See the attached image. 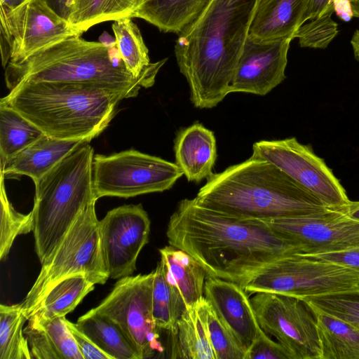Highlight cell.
<instances>
[{
	"instance_id": "6da1fadb",
	"label": "cell",
	"mask_w": 359,
	"mask_h": 359,
	"mask_svg": "<svg viewBox=\"0 0 359 359\" xmlns=\"http://www.w3.org/2000/svg\"><path fill=\"white\" fill-rule=\"evenodd\" d=\"M166 236L170 245L191 255L208 277L241 287L266 264L299 253L262 221L229 217L198 205L194 198L179 202Z\"/></svg>"
},
{
	"instance_id": "7a4b0ae2",
	"label": "cell",
	"mask_w": 359,
	"mask_h": 359,
	"mask_svg": "<svg viewBox=\"0 0 359 359\" xmlns=\"http://www.w3.org/2000/svg\"><path fill=\"white\" fill-rule=\"evenodd\" d=\"M256 4L257 0H209L177 34L175 57L195 107L213 108L229 94Z\"/></svg>"
},
{
	"instance_id": "3957f363",
	"label": "cell",
	"mask_w": 359,
	"mask_h": 359,
	"mask_svg": "<svg viewBox=\"0 0 359 359\" xmlns=\"http://www.w3.org/2000/svg\"><path fill=\"white\" fill-rule=\"evenodd\" d=\"M194 200L241 219L266 220L330 210L275 165L253 156L212 173Z\"/></svg>"
},
{
	"instance_id": "277c9868",
	"label": "cell",
	"mask_w": 359,
	"mask_h": 359,
	"mask_svg": "<svg viewBox=\"0 0 359 359\" xmlns=\"http://www.w3.org/2000/svg\"><path fill=\"white\" fill-rule=\"evenodd\" d=\"M123 95L88 83L24 81L1 99L44 135L90 142L115 116Z\"/></svg>"
},
{
	"instance_id": "5b68a950",
	"label": "cell",
	"mask_w": 359,
	"mask_h": 359,
	"mask_svg": "<svg viewBox=\"0 0 359 359\" xmlns=\"http://www.w3.org/2000/svg\"><path fill=\"white\" fill-rule=\"evenodd\" d=\"M157 74L140 77L126 68L116 47L89 41L74 35L44 48L5 68L11 90L24 81L88 83L117 92L125 98L136 97L142 88L154 85Z\"/></svg>"
},
{
	"instance_id": "8992f818",
	"label": "cell",
	"mask_w": 359,
	"mask_h": 359,
	"mask_svg": "<svg viewBox=\"0 0 359 359\" xmlns=\"http://www.w3.org/2000/svg\"><path fill=\"white\" fill-rule=\"evenodd\" d=\"M94 151L82 142L35 184L32 210L35 251L41 264L55 252L79 215L97 198Z\"/></svg>"
},
{
	"instance_id": "52a82bcc",
	"label": "cell",
	"mask_w": 359,
	"mask_h": 359,
	"mask_svg": "<svg viewBox=\"0 0 359 359\" xmlns=\"http://www.w3.org/2000/svg\"><path fill=\"white\" fill-rule=\"evenodd\" d=\"M96 201L79 215L53 255L43 264L32 287L20 303L29 319L50 290L62 280L83 275L95 284L109 278L102 256Z\"/></svg>"
},
{
	"instance_id": "ba28073f",
	"label": "cell",
	"mask_w": 359,
	"mask_h": 359,
	"mask_svg": "<svg viewBox=\"0 0 359 359\" xmlns=\"http://www.w3.org/2000/svg\"><path fill=\"white\" fill-rule=\"evenodd\" d=\"M242 287L248 294L270 292L307 300L359 291V273L333 262L295 253L266 264Z\"/></svg>"
},
{
	"instance_id": "9c48e42d",
	"label": "cell",
	"mask_w": 359,
	"mask_h": 359,
	"mask_svg": "<svg viewBox=\"0 0 359 359\" xmlns=\"http://www.w3.org/2000/svg\"><path fill=\"white\" fill-rule=\"evenodd\" d=\"M182 175L176 163L135 149L93 158V187L97 199L162 192Z\"/></svg>"
},
{
	"instance_id": "30bf717a",
	"label": "cell",
	"mask_w": 359,
	"mask_h": 359,
	"mask_svg": "<svg viewBox=\"0 0 359 359\" xmlns=\"http://www.w3.org/2000/svg\"><path fill=\"white\" fill-rule=\"evenodd\" d=\"M154 271L120 278L93 309L114 320L138 352L140 359L161 353L159 327L152 313Z\"/></svg>"
},
{
	"instance_id": "8fae6325",
	"label": "cell",
	"mask_w": 359,
	"mask_h": 359,
	"mask_svg": "<svg viewBox=\"0 0 359 359\" xmlns=\"http://www.w3.org/2000/svg\"><path fill=\"white\" fill-rule=\"evenodd\" d=\"M250 299L262 330L276 338L294 359H320L316 317L306 301L270 292L255 293Z\"/></svg>"
},
{
	"instance_id": "7c38bea8",
	"label": "cell",
	"mask_w": 359,
	"mask_h": 359,
	"mask_svg": "<svg viewBox=\"0 0 359 359\" xmlns=\"http://www.w3.org/2000/svg\"><path fill=\"white\" fill-rule=\"evenodd\" d=\"M252 156L275 165L328 209L340 210L351 202L325 161L295 137L257 142Z\"/></svg>"
},
{
	"instance_id": "4fadbf2b",
	"label": "cell",
	"mask_w": 359,
	"mask_h": 359,
	"mask_svg": "<svg viewBox=\"0 0 359 359\" xmlns=\"http://www.w3.org/2000/svg\"><path fill=\"white\" fill-rule=\"evenodd\" d=\"M1 34L17 62L57 42L82 33L55 13L45 0H27L11 11L0 10Z\"/></svg>"
},
{
	"instance_id": "5bb4252c",
	"label": "cell",
	"mask_w": 359,
	"mask_h": 359,
	"mask_svg": "<svg viewBox=\"0 0 359 359\" xmlns=\"http://www.w3.org/2000/svg\"><path fill=\"white\" fill-rule=\"evenodd\" d=\"M261 221L302 254L334 252L359 245V221L341 210Z\"/></svg>"
},
{
	"instance_id": "9a60e30c",
	"label": "cell",
	"mask_w": 359,
	"mask_h": 359,
	"mask_svg": "<svg viewBox=\"0 0 359 359\" xmlns=\"http://www.w3.org/2000/svg\"><path fill=\"white\" fill-rule=\"evenodd\" d=\"M150 224L141 204L115 208L100 221L102 256L109 278L133 274L139 254L149 242Z\"/></svg>"
},
{
	"instance_id": "2e32d148",
	"label": "cell",
	"mask_w": 359,
	"mask_h": 359,
	"mask_svg": "<svg viewBox=\"0 0 359 359\" xmlns=\"http://www.w3.org/2000/svg\"><path fill=\"white\" fill-rule=\"evenodd\" d=\"M290 37L258 39L248 36L229 93L265 95L285 79Z\"/></svg>"
},
{
	"instance_id": "e0dca14e",
	"label": "cell",
	"mask_w": 359,
	"mask_h": 359,
	"mask_svg": "<svg viewBox=\"0 0 359 359\" xmlns=\"http://www.w3.org/2000/svg\"><path fill=\"white\" fill-rule=\"evenodd\" d=\"M204 297L247 355L263 331L248 293L238 284L207 277Z\"/></svg>"
},
{
	"instance_id": "ac0fdd59",
	"label": "cell",
	"mask_w": 359,
	"mask_h": 359,
	"mask_svg": "<svg viewBox=\"0 0 359 359\" xmlns=\"http://www.w3.org/2000/svg\"><path fill=\"white\" fill-rule=\"evenodd\" d=\"M175 163L188 181L199 182L212 173L217 158L212 131L199 123L180 129L174 140Z\"/></svg>"
},
{
	"instance_id": "d6986e66",
	"label": "cell",
	"mask_w": 359,
	"mask_h": 359,
	"mask_svg": "<svg viewBox=\"0 0 359 359\" xmlns=\"http://www.w3.org/2000/svg\"><path fill=\"white\" fill-rule=\"evenodd\" d=\"M310 0H257L248 36L258 39L290 37L303 25Z\"/></svg>"
},
{
	"instance_id": "ffe728a7",
	"label": "cell",
	"mask_w": 359,
	"mask_h": 359,
	"mask_svg": "<svg viewBox=\"0 0 359 359\" xmlns=\"http://www.w3.org/2000/svg\"><path fill=\"white\" fill-rule=\"evenodd\" d=\"M82 142L85 141L62 140L43 134L0 165V172L4 177L26 175L36 183Z\"/></svg>"
},
{
	"instance_id": "44dd1931",
	"label": "cell",
	"mask_w": 359,
	"mask_h": 359,
	"mask_svg": "<svg viewBox=\"0 0 359 359\" xmlns=\"http://www.w3.org/2000/svg\"><path fill=\"white\" fill-rule=\"evenodd\" d=\"M161 259L174 280L186 306L194 307L204 298L208 275L201 266L188 253L172 245L159 249Z\"/></svg>"
},
{
	"instance_id": "7402d4cb",
	"label": "cell",
	"mask_w": 359,
	"mask_h": 359,
	"mask_svg": "<svg viewBox=\"0 0 359 359\" xmlns=\"http://www.w3.org/2000/svg\"><path fill=\"white\" fill-rule=\"evenodd\" d=\"M77 327L111 359H140L120 327L93 309L79 318Z\"/></svg>"
},
{
	"instance_id": "603a6c76",
	"label": "cell",
	"mask_w": 359,
	"mask_h": 359,
	"mask_svg": "<svg viewBox=\"0 0 359 359\" xmlns=\"http://www.w3.org/2000/svg\"><path fill=\"white\" fill-rule=\"evenodd\" d=\"M312 309L317 321L320 359H359V330L339 318Z\"/></svg>"
},
{
	"instance_id": "cb8c5ba5",
	"label": "cell",
	"mask_w": 359,
	"mask_h": 359,
	"mask_svg": "<svg viewBox=\"0 0 359 359\" xmlns=\"http://www.w3.org/2000/svg\"><path fill=\"white\" fill-rule=\"evenodd\" d=\"M170 334L172 358L216 359L197 305L186 309Z\"/></svg>"
},
{
	"instance_id": "d4e9b609",
	"label": "cell",
	"mask_w": 359,
	"mask_h": 359,
	"mask_svg": "<svg viewBox=\"0 0 359 359\" xmlns=\"http://www.w3.org/2000/svg\"><path fill=\"white\" fill-rule=\"evenodd\" d=\"M209 0H149L133 18L146 20L164 32L178 34L199 14Z\"/></svg>"
},
{
	"instance_id": "484cf974",
	"label": "cell",
	"mask_w": 359,
	"mask_h": 359,
	"mask_svg": "<svg viewBox=\"0 0 359 359\" xmlns=\"http://www.w3.org/2000/svg\"><path fill=\"white\" fill-rule=\"evenodd\" d=\"M149 0H71L68 21L82 34L95 25L133 18Z\"/></svg>"
},
{
	"instance_id": "4316f807",
	"label": "cell",
	"mask_w": 359,
	"mask_h": 359,
	"mask_svg": "<svg viewBox=\"0 0 359 359\" xmlns=\"http://www.w3.org/2000/svg\"><path fill=\"white\" fill-rule=\"evenodd\" d=\"M154 271L152 313L158 327L175 332L177 323L186 310L184 299L165 263L161 259Z\"/></svg>"
},
{
	"instance_id": "83f0119b",
	"label": "cell",
	"mask_w": 359,
	"mask_h": 359,
	"mask_svg": "<svg viewBox=\"0 0 359 359\" xmlns=\"http://www.w3.org/2000/svg\"><path fill=\"white\" fill-rule=\"evenodd\" d=\"M112 30L116 48L127 69L135 76L140 77L150 74H158L167 59L154 63L150 62L148 48L141 32L130 18L115 20Z\"/></svg>"
},
{
	"instance_id": "f1b7e54d",
	"label": "cell",
	"mask_w": 359,
	"mask_h": 359,
	"mask_svg": "<svg viewBox=\"0 0 359 359\" xmlns=\"http://www.w3.org/2000/svg\"><path fill=\"white\" fill-rule=\"evenodd\" d=\"M95 284L83 275L69 276L54 285L34 314L44 318L63 317L72 311L94 290ZM33 316V315H32Z\"/></svg>"
},
{
	"instance_id": "f546056e",
	"label": "cell",
	"mask_w": 359,
	"mask_h": 359,
	"mask_svg": "<svg viewBox=\"0 0 359 359\" xmlns=\"http://www.w3.org/2000/svg\"><path fill=\"white\" fill-rule=\"evenodd\" d=\"M43 134L18 112L0 103V165Z\"/></svg>"
},
{
	"instance_id": "4dcf8cb0",
	"label": "cell",
	"mask_w": 359,
	"mask_h": 359,
	"mask_svg": "<svg viewBox=\"0 0 359 359\" xmlns=\"http://www.w3.org/2000/svg\"><path fill=\"white\" fill-rule=\"evenodd\" d=\"M28 318L20 304L0 306V359H32L22 326Z\"/></svg>"
},
{
	"instance_id": "1f68e13d",
	"label": "cell",
	"mask_w": 359,
	"mask_h": 359,
	"mask_svg": "<svg viewBox=\"0 0 359 359\" xmlns=\"http://www.w3.org/2000/svg\"><path fill=\"white\" fill-rule=\"evenodd\" d=\"M197 308L205 325L216 359H246L245 351L219 318L205 297L197 304Z\"/></svg>"
},
{
	"instance_id": "d6a6232c",
	"label": "cell",
	"mask_w": 359,
	"mask_h": 359,
	"mask_svg": "<svg viewBox=\"0 0 359 359\" xmlns=\"http://www.w3.org/2000/svg\"><path fill=\"white\" fill-rule=\"evenodd\" d=\"M1 175V227L0 259L8 255L15 238L33 230L32 211L28 214L18 212L9 201L4 184V175Z\"/></svg>"
},
{
	"instance_id": "836d02e7",
	"label": "cell",
	"mask_w": 359,
	"mask_h": 359,
	"mask_svg": "<svg viewBox=\"0 0 359 359\" xmlns=\"http://www.w3.org/2000/svg\"><path fill=\"white\" fill-rule=\"evenodd\" d=\"M333 4L323 13L301 25L294 34L302 48L325 49L338 34V25L332 20Z\"/></svg>"
},
{
	"instance_id": "e575fe53",
	"label": "cell",
	"mask_w": 359,
	"mask_h": 359,
	"mask_svg": "<svg viewBox=\"0 0 359 359\" xmlns=\"http://www.w3.org/2000/svg\"><path fill=\"white\" fill-rule=\"evenodd\" d=\"M304 301L312 308L339 318L359 330V291L323 296Z\"/></svg>"
},
{
	"instance_id": "d590c367",
	"label": "cell",
	"mask_w": 359,
	"mask_h": 359,
	"mask_svg": "<svg viewBox=\"0 0 359 359\" xmlns=\"http://www.w3.org/2000/svg\"><path fill=\"white\" fill-rule=\"evenodd\" d=\"M30 318L46 331L61 359H83L65 316L44 318L34 314Z\"/></svg>"
},
{
	"instance_id": "8d00e7d4",
	"label": "cell",
	"mask_w": 359,
	"mask_h": 359,
	"mask_svg": "<svg viewBox=\"0 0 359 359\" xmlns=\"http://www.w3.org/2000/svg\"><path fill=\"white\" fill-rule=\"evenodd\" d=\"M23 330L29 347L32 359H61L46 331L29 318Z\"/></svg>"
},
{
	"instance_id": "74e56055",
	"label": "cell",
	"mask_w": 359,
	"mask_h": 359,
	"mask_svg": "<svg viewBox=\"0 0 359 359\" xmlns=\"http://www.w3.org/2000/svg\"><path fill=\"white\" fill-rule=\"evenodd\" d=\"M294 359L280 342L273 341L264 331L249 351L246 359Z\"/></svg>"
},
{
	"instance_id": "f35d334b",
	"label": "cell",
	"mask_w": 359,
	"mask_h": 359,
	"mask_svg": "<svg viewBox=\"0 0 359 359\" xmlns=\"http://www.w3.org/2000/svg\"><path fill=\"white\" fill-rule=\"evenodd\" d=\"M302 255L333 262L359 273V245L334 252Z\"/></svg>"
},
{
	"instance_id": "ab89813d",
	"label": "cell",
	"mask_w": 359,
	"mask_h": 359,
	"mask_svg": "<svg viewBox=\"0 0 359 359\" xmlns=\"http://www.w3.org/2000/svg\"><path fill=\"white\" fill-rule=\"evenodd\" d=\"M66 323L83 359H111L109 355L102 351L90 338L82 332L77 327L76 323H73L67 319Z\"/></svg>"
},
{
	"instance_id": "60d3db41",
	"label": "cell",
	"mask_w": 359,
	"mask_h": 359,
	"mask_svg": "<svg viewBox=\"0 0 359 359\" xmlns=\"http://www.w3.org/2000/svg\"><path fill=\"white\" fill-rule=\"evenodd\" d=\"M333 0H310L303 17V24L320 15L331 5Z\"/></svg>"
},
{
	"instance_id": "b9f144b4",
	"label": "cell",
	"mask_w": 359,
	"mask_h": 359,
	"mask_svg": "<svg viewBox=\"0 0 359 359\" xmlns=\"http://www.w3.org/2000/svg\"><path fill=\"white\" fill-rule=\"evenodd\" d=\"M334 12L344 22H349L354 17L351 0H333Z\"/></svg>"
},
{
	"instance_id": "7bdbcfd3",
	"label": "cell",
	"mask_w": 359,
	"mask_h": 359,
	"mask_svg": "<svg viewBox=\"0 0 359 359\" xmlns=\"http://www.w3.org/2000/svg\"><path fill=\"white\" fill-rule=\"evenodd\" d=\"M48 5L59 15L68 19L71 0H45Z\"/></svg>"
},
{
	"instance_id": "ee69618b",
	"label": "cell",
	"mask_w": 359,
	"mask_h": 359,
	"mask_svg": "<svg viewBox=\"0 0 359 359\" xmlns=\"http://www.w3.org/2000/svg\"><path fill=\"white\" fill-rule=\"evenodd\" d=\"M341 211L348 217L359 221V201H351L350 203Z\"/></svg>"
},
{
	"instance_id": "f6af8a7d",
	"label": "cell",
	"mask_w": 359,
	"mask_h": 359,
	"mask_svg": "<svg viewBox=\"0 0 359 359\" xmlns=\"http://www.w3.org/2000/svg\"><path fill=\"white\" fill-rule=\"evenodd\" d=\"M26 1L27 0H0V10L4 11H13Z\"/></svg>"
},
{
	"instance_id": "bcb514c9",
	"label": "cell",
	"mask_w": 359,
	"mask_h": 359,
	"mask_svg": "<svg viewBox=\"0 0 359 359\" xmlns=\"http://www.w3.org/2000/svg\"><path fill=\"white\" fill-rule=\"evenodd\" d=\"M351 45L355 58L359 61V29H356L351 39Z\"/></svg>"
},
{
	"instance_id": "7dc6e473",
	"label": "cell",
	"mask_w": 359,
	"mask_h": 359,
	"mask_svg": "<svg viewBox=\"0 0 359 359\" xmlns=\"http://www.w3.org/2000/svg\"><path fill=\"white\" fill-rule=\"evenodd\" d=\"M100 41L108 48H114L116 46V39L112 38L108 33L104 32L100 36Z\"/></svg>"
},
{
	"instance_id": "c3c4849f",
	"label": "cell",
	"mask_w": 359,
	"mask_h": 359,
	"mask_svg": "<svg viewBox=\"0 0 359 359\" xmlns=\"http://www.w3.org/2000/svg\"><path fill=\"white\" fill-rule=\"evenodd\" d=\"M354 17L359 18V0H351Z\"/></svg>"
}]
</instances>
